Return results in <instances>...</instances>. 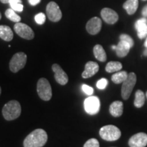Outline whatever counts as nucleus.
I'll return each mask as SVG.
<instances>
[{
	"label": "nucleus",
	"instance_id": "obj_22",
	"mask_svg": "<svg viewBox=\"0 0 147 147\" xmlns=\"http://www.w3.org/2000/svg\"><path fill=\"white\" fill-rule=\"evenodd\" d=\"M145 102V94L140 90H138L135 95L134 106L136 108H141L144 106Z\"/></svg>",
	"mask_w": 147,
	"mask_h": 147
},
{
	"label": "nucleus",
	"instance_id": "obj_26",
	"mask_svg": "<svg viewBox=\"0 0 147 147\" xmlns=\"http://www.w3.org/2000/svg\"><path fill=\"white\" fill-rule=\"evenodd\" d=\"M35 21L38 25H43L46 21V15L42 12L37 14L35 16Z\"/></svg>",
	"mask_w": 147,
	"mask_h": 147
},
{
	"label": "nucleus",
	"instance_id": "obj_19",
	"mask_svg": "<svg viewBox=\"0 0 147 147\" xmlns=\"http://www.w3.org/2000/svg\"><path fill=\"white\" fill-rule=\"evenodd\" d=\"M138 7V0H127L123 3V8L128 14H134Z\"/></svg>",
	"mask_w": 147,
	"mask_h": 147
},
{
	"label": "nucleus",
	"instance_id": "obj_6",
	"mask_svg": "<svg viewBox=\"0 0 147 147\" xmlns=\"http://www.w3.org/2000/svg\"><path fill=\"white\" fill-rule=\"evenodd\" d=\"M27 62V55L25 53L20 52L16 53L11 59L9 67L12 72L16 73L25 66Z\"/></svg>",
	"mask_w": 147,
	"mask_h": 147
},
{
	"label": "nucleus",
	"instance_id": "obj_23",
	"mask_svg": "<svg viewBox=\"0 0 147 147\" xmlns=\"http://www.w3.org/2000/svg\"><path fill=\"white\" fill-rule=\"evenodd\" d=\"M123 66L119 61H110L106 66V71L108 73L119 71L122 69Z\"/></svg>",
	"mask_w": 147,
	"mask_h": 147
},
{
	"label": "nucleus",
	"instance_id": "obj_10",
	"mask_svg": "<svg viewBox=\"0 0 147 147\" xmlns=\"http://www.w3.org/2000/svg\"><path fill=\"white\" fill-rule=\"evenodd\" d=\"M147 145V134L143 132L138 133L129 140L130 147H145Z\"/></svg>",
	"mask_w": 147,
	"mask_h": 147
},
{
	"label": "nucleus",
	"instance_id": "obj_34",
	"mask_svg": "<svg viewBox=\"0 0 147 147\" xmlns=\"http://www.w3.org/2000/svg\"><path fill=\"white\" fill-rule=\"evenodd\" d=\"M144 55H145V56H147V48L144 51Z\"/></svg>",
	"mask_w": 147,
	"mask_h": 147
},
{
	"label": "nucleus",
	"instance_id": "obj_20",
	"mask_svg": "<svg viewBox=\"0 0 147 147\" xmlns=\"http://www.w3.org/2000/svg\"><path fill=\"white\" fill-rule=\"evenodd\" d=\"M93 54H94L95 57L101 62L106 61L107 59V56H106L105 51H104V48L100 45H95L93 48Z\"/></svg>",
	"mask_w": 147,
	"mask_h": 147
},
{
	"label": "nucleus",
	"instance_id": "obj_30",
	"mask_svg": "<svg viewBox=\"0 0 147 147\" xmlns=\"http://www.w3.org/2000/svg\"><path fill=\"white\" fill-rule=\"evenodd\" d=\"M82 90L84 93L88 95H91L93 93V89L90 86H88L87 84H84L82 85Z\"/></svg>",
	"mask_w": 147,
	"mask_h": 147
},
{
	"label": "nucleus",
	"instance_id": "obj_11",
	"mask_svg": "<svg viewBox=\"0 0 147 147\" xmlns=\"http://www.w3.org/2000/svg\"><path fill=\"white\" fill-rule=\"evenodd\" d=\"M52 69L55 73V78L57 82L61 85H65L68 82V76L58 64H53Z\"/></svg>",
	"mask_w": 147,
	"mask_h": 147
},
{
	"label": "nucleus",
	"instance_id": "obj_25",
	"mask_svg": "<svg viewBox=\"0 0 147 147\" xmlns=\"http://www.w3.org/2000/svg\"><path fill=\"white\" fill-rule=\"evenodd\" d=\"M9 4L10 5V8L15 11V12H23L24 6L22 4L21 0H10Z\"/></svg>",
	"mask_w": 147,
	"mask_h": 147
},
{
	"label": "nucleus",
	"instance_id": "obj_12",
	"mask_svg": "<svg viewBox=\"0 0 147 147\" xmlns=\"http://www.w3.org/2000/svg\"><path fill=\"white\" fill-rule=\"evenodd\" d=\"M102 26V20L98 17H93L87 22L86 29L89 34L96 35L100 32Z\"/></svg>",
	"mask_w": 147,
	"mask_h": 147
},
{
	"label": "nucleus",
	"instance_id": "obj_2",
	"mask_svg": "<svg viewBox=\"0 0 147 147\" xmlns=\"http://www.w3.org/2000/svg\"><path fill=\"white\" fill-rule=\"evenodd\" d=\"M21 113V106L16 100H11L5 104L2 109V114L5 120L12 121L19 117Z\"/></svg>",
	"mask_w": 147,
	"mask_h": 147
},
{
	"label": "nucleus",
	"instance_id": "obj_9",
	"mask_svg": "<svg viewBox=\"0 0 147 147\" xmlns=\"http://www.w3.org/2000/svg\"><path fill=\"white\" fill-rule=\"evenodd\" d=\"M47 14L49 19L53 22L59 21L62 18V12L57 3L51 1L47 6Z\"/></svg>",
	"mask_w": 147,
	"mask_h": 147
},
{
	"label": "nucleus",
	"instance_id": "obj_18",
	"mask_svg": "<svg viewBox=\"0 0 147 147\" xmlns=\"http://www.w3.org/2000/svg\"><path fill=\"white\" fill-rule=\"evenodd\" d=\"M13 32L10 27L6 25H0V38L6 42H10L13 39Z\"/></svg>",
	"mask_w": 147,
	"mask_h": 147
},
{
	"label": "nucleus",
	"instance_id": "obj_36",
	"mask_svg": "<svg viewBox=\"0 0 147 147\" xmlns=\"http://www.w3.org/2000/svg\"><path fill=\"white\" fill-rule=\"evenodd\" d=\"M112 49H113V50H116V49H117V46H113V47H112Z\"/></svg>",
	"mask_w": 147,
	"mask_h": 147
},
{
	"label": "nucleus",
	"instance_id": "obj_8",
	"mask_svg": "<svg viewBox=\"0 0 147 147\" xmlns=\"http://www.w3.org/2000/svg\"><path fill=\"white\" fill-rule=\"evenodd\" d=\"M14 29L16 34L25 40H32L34 38V32L32 29L25 23H16Z\"/></svg>",
	"mask_w": 147,
	"mask_h": 147
},
{
	"label": "nucleus",
	"instance_id": "obj_40",
	"mask_svg": "<svg viewBox=\"0 0 147 147\" xmlns=\"http://www.w3.org/2000/svg\"><path fill=\"white\" fill-rule=\"evenodd\" d=\"M144 1H145V0H144Z\"/></svg>",
	"mask_w": 147,
	"mask_h": 147
},
{
	"label": "nucleus",
	"instance_id": "obj_21",
	"mask_svg": "<svg viewBox=\"0 0 147 147\" xmlns=\"http://www.w3.org/2000/svg\"><path fill=\"white\" fill-rule=\"evenodd\" d=\"M128 76V74L125 71L117 72L112 76V81L115 84H120L123 82Z\"/></svg>",
	"mask_w": 147,
	"mask_h": 147
},
{
	"label": "nucleus",
	"instance_id": "obj_29",
	"mask_svg": "<svg viewBox=\"0 0 147 147\" xmlns=\"http://www.w3.org/2000/svg\"><path fill=\"white\" fill-rule=\"evenodd\" d=\"M108 83V82L107 79L102 78V79H100V80H98V81H97L96 86L99 89H104L106 87H107Z\"/></svg>",
	"mask_w": 147,
	"mask_h": 147
},
{
	"label": "nucleus",
	"instance_id": "obj_32",
	"mask_svg": "<svg viewBox=\"0 0 147 147\" xmlns=\"http://www.w3.org/2000/svg\"><path fill=\"white\" fill-rule=\"evenodd\" d=\"M142 14L144 16H147V5L143 8L142 10Z\"/></svg>",
	"mask_w": 147,
	"mask_h": 147
},
{
	"label": "nucleus",
	"instance_id": "obj_17",
	"mask_svg": "<svg viewBox=\"0 0 147 147\" xmlns=\"http://www.w3.org/2000/svg\"><path fill=\"white\" fill-rule=\"evenodd\" d=\"M130 49H131V47L129 44L124 41H122V40H120L115 50L116 54L119 57H124L127 56V55L129 52Z\"/></svg>",
	"mask_w": 147,
	"mask_h": 147
},
{
	"label": "nucleus",
	"instance_id": "obj_24",
	"mask_svg": "<svg viewBox=\"0 0 147 147\" xmlns=\"http://www.w3.org/2000/svg\"><path fill=\"white\" fill-rule=\"evenodd\" d=\"M5 15L9 20H10L12 22H14V23H18L21 20V16H18L15 12V11L12 10V8L7 9L6 11L5 12Z\"/></svg>",
	"mask_w": 147,
	"mask_h": 147
},
{
	"label": "nucleus",
	"instance_id": "obj_28",
	"mask_svg": "<svg viewBox=\"0 0 147 147\" xmlns=\"http://www.w3.org/2000/svg\"><path fill=\"white\" fill-rule=\"evenodd\" d=\"M120 40H122V41H124L127 42V43L129 45L130 47H133L134 45V42L132 38L129 36L127 34H121L120 36Z\"/></svg>",
	"mask_w": 147,
	"mask_h": 147
},
{
	"label": "nucleus",
	"instance_id": "obj_37",
	"mask_svg": "<svg viewBox=\"0 0 147 147\" xmlns=\"http://www.w3.org/2000/svg\"><path fill=\"white\" fill-rule=\"evenodd\" d=\"M1 87H0V95H1Z\"/></svg>",
	"mask_w": 147,
	"mask_h": 147
},
{
	"label": "nucleus",
	"instance_id": "obj_39",
	"mask_svg": "<svg viewBox=\"0 0 147 147\" xmlns=\"http://www.w3.org/2000/svg\"><path fill=\"white\" fill-rule=\"evenodd\" d=\"M146 97H147V92H146Z\"/></svg>",
	"mask_w": 147,
	"mask_h": 147
},
{
	"label": "nucleus",
	"instance_id": "obj_33",
	"mask_svg": "<svg viewBox=\"0 0 147 147\" xmlns=\"http://www.w3.org/2000/svg\"><path fill=\"white\" fill-rule=\"evenodd\" d=\"M0 1L3 3H9L10 0H0Z\"/></svg>",
	"mask_w": 147,
	"mask_h": 147
},
{
	"label": "nucleus",
	"instance_id": "obj_31",
	"mask_svg": "<svg viewBox=\"0 0 147 147\" xmlns=\"http://www.w3.org/2000/svg\"><path fill=\"white\" fill-rule=\"evenodd\" d=\"M41 0H28V2L30 5L35 6V5H38V3H40Z\"/></svg>",
	"mask_w": 147,
	"mask_h": 147
},
{
	"label": "nucleus",
	"instance_id": "obj_15",
	"mask_svg": "<svg viewBox=\"0 0 147 147\" xmlns=\"http://www.w3.org/2000/svg\"><path fill=\"white\" fill-rule=\"evenodd\" d=\"M135 27L138 32V36L140 39H143L147 36V20L145 18L136 21Z\"/></svg>",
	"mask_w": 147,
	"mask_h": 147
},
{
	"label": "nucleus",
	"instance_id": "obj_5",
	"mask_svg": "<svg viewBox=\"0 0 147 147\" xmlns=\"http://www.w3.org/2000/svg\"><path fill=\"white\" fill-rule=\"evenodd\" d=\"M136 83V75L134 72L129 74L127 78L123 82L121 88V96L123 100H127L131 95L134 86Z\"/></svg>",
	"mask_w": 147,
	"mask_h": 147
},
{
	"label": "nucleus",
	"instance_id": "obj_3",
	"mask_svg": "<svg viewBox=\"0 0 147 147\" xmlns=\"http://www.w3.org/2000/svg\"><path fill=\"white\" fill-rule=\"evenodd\" d=\"M100 136L104 140L115 141L120 138L121 132L117 127L109 125L100 129Z\"/></svg>",
	"mask_w": 147,
	"mask_h": 147
},
{
	"label": "nucleus",
	"instance_id": "obj_13",
	"mask_svg": "<svg viewBox=\"0 0 147 147\" xmlns=\"http://www.w3.org/2000/svg\"><path fill=\"white\" fill-rule=\"evenodd\" d=\"M101 16L106 23L110 25L116 23L119 20L118 14L110 8H103L101 11Z\"/></svg>",
	"mask_w": 147,
	"mask_h": 147
},
{
	"label": "nucleus",
	"instance_id": "obj_38",
	"mask_svg": "<svg viewBox=\"0 0 147 147\" xmlns=\"http://www.w3.org/2000/svg\"><path fill=\"white\" fill-rule=\"evenodd\" d=\"M1 12H0V19H1Z\"/></svg>",
	"mask_w": 147,
	"mask_h": 147
},
{
	"label": "nucleus",
	"instance_id": "obj_35",
	"mask_svg": "<svg viewBox=\"0 0 147 147\" xmlns=\"http://www.w3.org/2000/svg\"><path fill=\"white\" fill-rule=\"evenodd\" d=\"M144 47H146V48H147V38H146V41H145V42H144Z\"/></svg>",
	"mask_w": 147,
	"mask_h": 147
},
{
	"label": "nucleus",
	"instance_id": "obj_1",
	"mask_svg": "<svg viewBox=\"0 0 147 147\" xmlns=\"http://www.w3.org/2000/svg\"><path fill=\"white\" fill-rule=\"evenodd\" d=\"M48 135L42 129H37L31 132L23 142L24 147H42L47 142Z\"/></svg>",
	"mask_w": 147,
	"mask_h": 147
},
{
	"label": "nucleus",
	"instance_id": "obj_14",
	"mask_svg": "<svg viewBox=\"0 0 147 147\" xmlns=\"http://www.w3.org/2000/svg\"><path fill=\"white\" fill-rule=\"evenodd\" d=\"M99 71V65L94 61H88L84 67V71L82 74V78H88L94 76Z\"/></svg>",
	"mask_w": 147,
	"mask_h": 147
},
{
	"label": "nucleus",
	"instance_id": "obj_27",
	"mask_svg": "<svg viewBox=\"0 0 147 147\" xmlns=\"http://www.w3.org/2000/svg\"><path fill=\"white\" fill-rule=\"evenodd\" d=\"M84 147H100V143L97 139L91 138L85 142Z\"/></svg>",
	"mask_w": 147,
	"mask_h": 147
},
{
	"label": "nucleus",
	"instance_id": "obj_16",
	"mask_svg": "<svg viewBox=\"0 0 147 147\" xmlns=\"http://www.w3.org/2000/svg\"><path fill=\"white\" fill-rule=\"evenodd\" d=\"M110 113L115 117H119L123 113V104L120 101H115L112 103L109 108Z\"/></svg>",
	"mask_w": 147,
	"mask_h": 147
},
{
	"label": "nucleus",
	"instance_id": "obj_7",
	"mask_svg": "<svg viewBox=\"0 0 147 147\" xmlns=\"http://www.w3.org/2000/svg\"><path fill=\"white\" fill-rule=\"evenodd\" d=\"M84 107L87 113L91 115H96L100 111V102L96 96H90L84 102Z\"/></svg>",
	"mask_w": 147,
	"mask_h": 147
},
{
	"label": "nucleus",
	"instance_id": "obj_4",
	"mask_svg": "<svg viewBox=\"0 0 147 147\" xmlns=\"http://www.w3.org/2000/svg\"><path fill=\"white\" fill-rule=\"evenodd\" d=\"M37 91L39 97L44 101H49L52 97V89L49 80L41 78L37 84Z\"/></svg>",
	"mask_w": 147,
	"mask_h": 147
}]
</instances>
